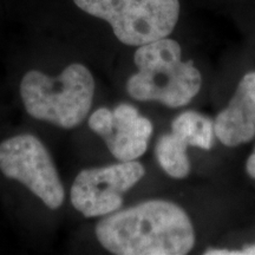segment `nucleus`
Returning a JSON list of instances; mask_svg holds the SVG:
<instances>
[{
  "instance_id": "f257e3e1",
  "label": "nucleus",
  "mask_w": 255,
  "mask_h": 255,
  "mask_svg": "<svg viewBox=\"0 0 255 255\" xmlns=\"http://www.w3.org/2000/svg\"><path fill=\"white\" fill-rule=\"evenodd\" d=\"M95 232L102 246L117 255H184L196 241L186 210L165 200L116 210L102 219Z\"/></svg>"
},
{
  "instance_id": "f03ea898",
  "label": "nucleus",
  "mask_w": 255,
  "mask_h": 255,
  "mask_svg": "<svg viewBox=\"0 0 255 255\" xmlns=\"http://www.w3.org/2000/svg\"><path fill=\"white\" fill-rule=\"evenodd\" d=\"M133 62L138 71L127 83L133 100L158 102L175 109L189 104L202 87L199 69L193 60L183 62L181 45L171 38L138 46Z\"/></svg>"
},
{
  "instance_id": "7ed1b4c3",
  "label": "nucleus",
  "mask_w": 255,
  "mask_h": 255,
  "mask_svg": "<svg viewBox=\"0 0 255 255\" xmlns=\"http://www.w3.org/2000/svg\"><path fill=\"white\" fill-rule=\"evenodd\" d=\"M95 95L90 70L73 63L52 78L37 70L25 73L20 96L27 114L57 127L71 129L87 119Z\"/></svg>"
},
{
  "instance_id": "20e7f679",
  "label": "nucleus",
  "mask_w": 255,
  "mask_h": 255,
  "mask_svg": "<svg viewBox=\"0 0 255 255\" xmlns=\"http://www.w3.org/2000/svg\"><path fill=\"white\" fill-rule=\"evenodd\" d=\"M110 24L121 43L141 46L168 37L180 18V0H73Z\"/></svg>"
},
{
  "instance_id": "39448f33",
  "label": "nucleus",
  "mask_w": 255,
  "mask_h": 255,
  "mask_svg": "<svg viewBox=\"0 0 255 255\" xmlns=\"http://www.w3.org/2000/svg\"><path fill=\"white\" fill-rule=\"evenodd\" d=\"M0 170L28 188L50 209L64 202V188L46 146L36 136L24 133L0 143Z\"/></svg>"
},
{
  "instance_id": "423d86ee",
  "label": "nucleus",
  "mask_w": 255,
  "mask_h": 255,
  "mask_svg": "<svg viewBox=\"0 0 255 255\" xmlns=\"http://www.w3.org/2000/svg\"><path fill=\"white\" fill-rule=\"evenodd\" d=\"M145 174L142 163L120 162L107 167L84 169L71 187V203L85 218L111 214L123 205V194Z\"/></svg>"
},
{
  "instance_id": "0eeeda50",
  "label": "nucleus",
  "mask_w": 255,
  "mask_h": 255,
  "mask_svg": "<svg viewBox=\"0 0 255 255\" xmlns=\"http://www.w3.org/2000/svg\"><path fill=\"white\" fill-rule=\"evenodd\" d=\"M215 135L226 146H239L255 136V71L241 78L227 107L214 123Z\"/></svg>"
},
{
  "instance_id": "6e6552de",
  "label": "nucleus",
  "mask_w": 255,
  "mask_h": 255,
  "mask_svg": "<svg viewBox=\"0 0 255 255\" xmlns=\"http://www.w3.org/2000/svg\"><path fill=\"white\" fill-rule=\"evenodd\" d=\"M154 131L152 123L131 104H119L113 110V124L103 141L121 162L135 161L145 154Z\"/></svg>"
},
{
  "instance_id": "1a4fd4ad",
  "label": "nucleus",
  "mask_w": 255,
  "mask_h": 255,
  "mask_svg": "<svg viewBox=\"0 0 255 255\" xmlns=\"http://www.w3.org/2000/svg\"><path fill=\"white\" fill-rule=\"evenodd\" d=\"M188 143L176 133H165L158 138L155 148L159 167L173 178H184L190 173V161L188 157Z\"/></svg>"
},
{
  "instance_id": "9d476101",
  "label": "nucleus",
  "mask_w": 255,
  "mask_h": 255,
  "mask_svg": "<svg viewBox=\"0 0 255 255\" xmlns=\"http://www.w3.org/2000/svg\"><path fill=\"white\" fill-rule=\"evenodd\" d=\"M171 132L176 133L189 146L209 150L214 141V123L205 115L189 110L180 114L171 123Z\"/></svg>"
},
{
  "instance_id": "9b49d317",
  "label": "nucleus",
  "mask_w": 255,
  "mask_h": 255,
  "mask_svg": "<svg viewBox=\"0 0 255 255\" xmlns=\"http://www.w3.org/2000/svg\"><path fill=\"white\" fill-rule=\"evenodd\" d=\"M113 124V110L108 108H100L89 119V127L102 138L109 133Z\"/></svg>"
},
{
  "instance_id": "f8f14e48",
  "label": "nucleus",
  "mask_w": 255,
  "mask_h": 255,
  "mask_svg": "<svg viewBox=\"0 0 255 255\" xmlns=\"http://www.w3.org/2000/svg\"><path fill=\"white\" fill-rule=\"evenodd\" d=\"M206 255H255V244L247 245L238 250L228 248H208L205 252Z\"/></svg>"
},
{
  "instance_id": "ddd939ff",
  "label": "nucleus",
  "mask_w": 255,
  "mask_h": 255,
  "mask_svg": "<svg viewBox=\"0 0 255 255\" xmlns=\"http://www.w3.org/2000/svg\"><path fill=\"white\" fill-rule=\"evenodd\" d=\"M246 171H247V174L250 175L252 178H253V180H255V149L247 159Z\"/></svg>"
}]
</instances>
